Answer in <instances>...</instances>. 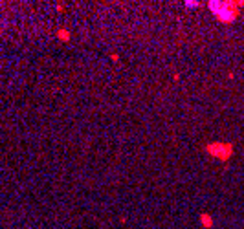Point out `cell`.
Here are the masks:
<instances>
[{"mask_svg": "<svg viewBox=\"0 0 244 229\" xmlns=\"http://www.w3.org/2000/svg\"><path fill=\"white\" fill-rule=\"evenodd\" d=\"M57 35H59V39H63V41H68V39H70V33L66 31V29H59Z\"/></svg>", "mask_w": 244, "mask_h": 229, "instance_id": "4", "label": "cell"}, {"mask_svg": "<svg viewBox=\"0 0 244 229\" xmlns=\"http://www.w3.org/2000/svg\"><path fill=\"white\" fill-rule=\"evenodd\" d=\"M198 2H187V7H196Z\"/></svg>", "mask_w": 244, "mask_h": 229, "instance_id": "5", "label": "cell"}, {"mask_svg": "<svg viewBox=\"0 0 244 229\" xmlns=\"http://www.w3.org/2000/svg\"><path fill=\"white\" fill-rule=\"evenodd\" d=\"M206 152L211 158H217L220 161H228L235 152V145L233 143H226V141H211L206 145Z\"/></svg>", "mask_w": 244, "mask_h": 229, "instance_id": "2", "label": "cell"}, {"mask_svg": "<svg viewBox=\"0 0 244 229\" xmlns=\"http://www.w3.org/2000/svg\"><path fill=\"white\" fill-rule=\"evenodd\" d=\"M242 2L241 4H235V2H209L207 7L215 17L220 20L222 24H231L237 20L239 17V9H241Z\"/></svg>", "mask_w": 244, "mask_h": 229, "instance_id": "1", "label": "cell"}, {"mask_svg": "<svg viewBox=\"0 0 244 229\" xmlns=\"http://www.w3.org/2000/svg\"><path fill=\"white\" fill-rule=\"evenodd\" d=\"M200 224L204 227H207V229L213 227V216L209 215V213H202V215H200Z\"/></svg>", "mask_w": 244, "mask_h": 229, "instance_id": "3", "label": "cell"}]
</instances>
